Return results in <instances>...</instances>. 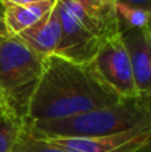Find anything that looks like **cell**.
<instances>
[{
	"mask_svg": "<svg viewBox=\"0 0 151 152\" xmlns=\"http://www.w3.org/2000/svg\"><path fill=\"white\" fill-rule=\"evenodd\" d=\"M91 64L102 80L122 99L141 95L134 81L130 58L120 32L104 43Z\"/></svg>",
	"mask_w": 151,
	"mask_h": 152,
	"instance_id": "5",
	"label": "cell"
},
{
	"mask_svg": "<svg viewBox=\"0 0 151 152\" xmlns=\"http://www.w3.org/2000/svg\"><path fill=\"white\" fill-rule=\"evenodd\" d=\"M151 119V94L126 97L117 104L70 118L27 121L39 135L56 137H99L130 129Z\"/></svg>",
	"mask_w": 151,
	"mask_h": 152,
	"instance_id": "2",
	"label": "cell"
},
{
	"mask_svg": "<svg viewBox=\"0 0 151 152\" xmlns=\"http://www.w3.org/2000/svg\"><path fill=\"white\" fill-rule=\"evenodd\" d=\"M24 120L13 115L0 116V152H12Z\"/></svg>",
	"mask_w": 151,
	"mask_h": 152,
	"instance_id": "12",
	"label": "cell"
},
{
	"mask_svg": "<svg viewBox=\"0 0 151 152\" xmlns=\"http://www.w3.org/2000/svg\"><path fill=\"white\" fill-rule=\"evenodd\" d=\"M16 36L29 48L44 56L56 52L62 40V19L58 0L36 23Z\"/></svg>",
	"mask_w": 151,
	"mask_h": 152,
	"instance_id": "8",
	"label": "cell"
},
{
	"mask_svg": "<svg viewBox=\"0 0 151 152\" xmlns=\"http://www.w3.org/2000/svg\"><path fill=\"white\" fill-rule=\"evenodd\" d=\"M83 10L95 15H112L115 13L117 0H74Z\"/></svg>",
	"mask_w": 151,
	"mask_h": 152,
	"instance_id": "13",
	"label": "cell"
},
{
	"mask_svg": "<svg viewBox=\"0 0 151 152\" xmlns=\"http://www.w3.org/2000/svg\"><path fill=\"white\" fill-rule=\"evenodd\" d=\"M151 119L130 129L99 137H56L40 135L67 152H135L150 137Z\"/></svg>",
	"mask_w": 151,
	"mask_h": 152,
	"instance_id": "6",
	"label": "cell"
},
{
	"mask_svg": "<svg viewBox=\"0 0 151 152\" xmlns=\"http://www.w3.org/2000/svg\"><path fill=\"white\" fill-rule=\"evenodd\" d=\"M62 19V40L55 53L78 63H91L104 43L120 32L117 12L95 15L74 0H58Z\"/></svg>",
	"mask_w": 151,
	"mask_h": 152,
	"instance_id": "3",
	"label": "cell"
},
{
	"mask_svg": "<svg viewBox=\"0 0 151 152\" xmlns=\"http://www.w3.org/2000/svg\"><path fill=\"white\" fill-rule=\"evenodd\" d=\"M7 31H5V26H4V20H3V7L0 3V36H5Z\"/></svg>",
	"mask_w": 151,
	"mask_h": 152,
	"instance_id": "15",
	"label": "cell"
},
{
	"mask_svg": "<svg viewBox=\"0 0 151 152\" xmlns=\"http://www.w3.org/2000/svg\"><path fill=\"white\" fill-rule=\"evenodd\" d=\"M12 152H67L63 148L58 147V145L52 144L40 136L39 134L34 131L29 127L27 121H24L21 126L19 135L15 140Z\"/></svg>",
	"mask_w": 151,
	"mask_h": 152,
	"instance_id": "10",
	"label": "cell"
},
{
	"mask_svg": "<svg viewBox=\"0 0 151 152\" xmlns=\"http://www.w3.org/2000/svg\"><path fill=\"white\" fill-rule=\"evenodd\" d=\"M139 94H151V39L146 28H120Z\"/></svg>",
	"mask_w": 151,
	"mask_h": 152,
	"instance_id": "7",
	"label": "cell"
},
{
	"mask_svg": "<svg viewBox=\"0 0 151 152\" xmlns=\"http://www.w3.org/2000/svg\"><path fill=\"white\" fill-rule=\"evenodd\" d=\"M117 3L128 5V7L141 8V10L151 12V0H117Z\"/></svg>",
	"mask_w": 151,
	"mask_h": 152,
	"instance_id": "14",
	"label": "cell"
},
{
	"mask_svg": "<svg viewBox=\"0 0 151 152\" xmlns=\"http://www.w3.org/2000/svg\"><path fill=\"white\" fill-rule=\"evenodd\" d=\"M146 28V31H147V34H149V36H150V39H151V12H150V18H149V23H147V26L144 27Z\"/></svg>",
	"mask_w": 151,
	"mask_h": 152,
	"instance_id": "18",
	"label": "cell"
},
{
	"mask_svg": "<svg viewBox=\"0 0 151 152\" xmlns=\"http://www.w3.org/2000/svg\"><path fill=\"white\" fill-rule=\"evenodd\" d=\"M3 115H12V113H11L10 111L5 108V105L0 102V116H3ZM13 116H15V115H13Z\"/></svg>",
	"mask_w": 151,
	"mask_h": 152,
	"instance_id": "17",
	"label": "cell"
},
{
	"mask_svg": "<svg viewBox=\"0 0 151 152\" xmlns=\"http://www.w3.org/2000/svg\"><path fill=\"white\" fill-rule=\"evenodd\" d=\"M115 11H117V16L119 19L120 28H144L149 23V11L128 7V5L120 4V3H117Z\"/></svg>",
	"mask_w": 151,
	"mask_h": 152,
	"instance_id": "11",
	"label": "cell"
},
{
	"mask_svg": "<svg viewBox=\"0 0 151 152\" xmlns=\"http://www.w3.org/2000/svg\"><path fill=\"white\" fill-rule=\"evenodd\" d=\"M120 100L91 63H78L54 52L44 58L42 74L27 103L24 121L70 118Z\"/></svg>",
	"mask_w": 151,
	"mask_h": 152,
	"instance_id": "1",
	"label": "cell"
},
{
	"mask_svg": "<svg viewBox=\"0 0 151 152\" xmlns=\"http://www.w3.org/2000/svg\"><path fill=\"white\" fill-rule=\"evenodd\" d=\"M3 7V20L10 36H16L34 23H36L55 3V0H39L28 4H12L0 0Z\"/></svg>",
	"mask_w": 151,
	"mask_h": 152,
	"instance_id": "9",
	"label": "cell"
},
{
	"mask_svg": "<svg viewBox=\"0 0 151 152\" xmlns=\"http://www.w3.org/2000/svg\"><path fill=\"white\" fill-rule=\"evenodd\" d=\"M3 1H8V3H12V4H28V3L39 1V0H3Z\"/></svg>",
	"mask_w": 151,
	"mask_h": 152,
	"instance_id": "16",
	"label": "cell"
},
{
	"mask_svg": "<svg viewBox=\"0 0 151 152\" xmlns=\"http://www.w3.org/2000/svg\"><path fill=\"white\" fill-rule=\"evenodd\" d=\"M44 58L18 36H0V102L21 120H26L27 103L42 74Z\"/></svg>",
	"mask_w": 151,
	"mask_h": 152,
	"instance_id": "4",
	"label": "cell"
}]
</instances>
